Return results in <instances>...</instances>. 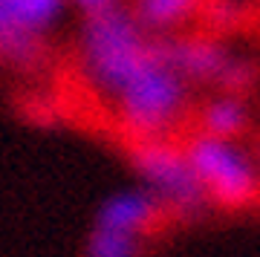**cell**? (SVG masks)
Returning <instances> with one entry per match:
<instances>
[{
    "mask_svg": "<svg viewBox=\"0 0 260 257\" xmlns=\"http://www.w3.org/2000/svg\"><path fill=\"white\" fill-rule=\"evenodd\" d=\"M153 52L156 41H150L148 29L133 18V12L119 3L102 12H90L84 18L78 38L81 70L87 81L110 99Z\"/></svg>",
    "mask_w": 260,
    "mask_h": 257,
    "instance_id": "cell-1",
    "label": "cell"
},
{
    "mask_svg": "<svg viewBox=\"0 0 260 257\" xmlns=\"http://www.w3.org/2000/svg\"><path fill=\"white\" fill-rule=\"evenodd\" d=\"M185 78L165 61L159 41L156 52L113 95L121 127L136 139H153L171 130L185 110Z\"/></svg>",
    "mask_w": 260,
    "mask_h": 257,
    "instance_id": "cell-2",
    "label": "cell"
},
{
    "mask_svg": "<svg viewBox=\"0 0 260 257\" xmlns=\"http://www.w3.org/2000/svg\"><path fill=\"white\" fill-rule=\"evenodd\" d=\"M133 168L145 182L159 205H165L177 214H194L205 205V188L194 168L188 162V153L177 145L165 142L162 136L139 139L133 147Z\"/></svg>",
    "mask_w": 260,
    "mask_h": 257,
    "instance_id": "cell-3",
    "label": "cell"
},
{
    "mask_svg": "<svg viewBox=\"0 0 260 257\" xmlns=\"http://www.w3.org/2000/svg\"><path fill=\"white\" fill-rule=\"evenodd\" d=\"M185 153L208 200L225 208H240L257 197V174L229 139L203 133L185 147Z\"/></svg>",
    "mask_w": 260,
    "mask_h": 257,
    "instance_id": "cell-4",
    "label": "cell"
},
{
    "mask_svg": "<svg viewBox=\"0 0 260 257\" xmlns=\"http://www.w3.org/2000/svg\"><path fill=\"white\" fill-rule=\"evenodd\" d=\"M67 0H0V58L38 64L41 41L61 18Z\"/></svg>",
    "mask_w": 260,
    "mask_h": 257,
    "instance_id": "cell-5",
    "label": "cell"
},
{
    "mask_svg": "<svg viewBox=\"0 0 260 257\" xmlns=\"http://www.w3.org/2000/svg\"><path fill=\"white\" fill-rule=\"evenodd\" d=\"M165 61L185 81H217L223 67L229 64V52L211 38H174L159 41Z\"/></svg>",
    "mask_w": 260,
    "mask_h": 257,
    "instance_id": "cell-6",
    "label": "cell"
},
{
    "mask_svg": "<svg viewBox=\"0 0 260 257\" xmlns=\"http://www.w3.org/2000/svg\"><path fill=\"white\" fill-rule=\"evenodd\" d=\"M159 208L162 205L156 202V197L148 188L145 191H119L102 202V208L95 214V226L142 234V231H148L156 222Z\"/></svg>",
    "mask_w": 260,
    "mask_h": 257,
    "instance_id": "cell-7",
    "label": "cell"
},
{
    "mask_svg": "<svg viewBox=\"0 0 260 257\" xmlns=\"http://www.w3.org/2000/svg\"><path fill=\"white\" fill-rule=\"evenodd\" d=\"M203 0H133V18L139 20L148 32H171L182 26Z\"/></svg>",
    "mask_w": 260,
    "mask_h": 257,
    "instance_id": "cell-8",
    "label": "cell"
},
{
    "mask_svg": "<svg viewBox=\"0 0 260 257\" xmlns=\"http://www.w3.org/2000/svg\"><path fill=\"white\" fill-rule=\"evenodd\" d=\"M203 127L211 136H223V139L237 136L246 127V107L232 95L208 101L203 110Z\"/></svg>",
    "mask_w": 260,
    "mask_h": 257,
    "instance_id": "cell-9",
    "label": "cell"
},
{
    "mask_svg": "<svg viewBox=\"0 0 260 257\" xmlns=\"http://www.w3.org/2000/svg\"><path fill=\"white\" fill-rule=\"evenodd\" d=\"M87 257H133L139 254V234L95 226L87 237Z\"/></svg>",
    "mask_w": 260,
    "mask_h": 257,
    "instance_id": "cell-10",
    "label": "cell"
},
{
    "mask_svg": "<svg viewBox=\"0 0 260 257\" xmlns=\"http://www.w3.org/2000/svg\"><path fill=\"white\" fill-rule=\"evenodd\" d=\"M251 78H254V73H251L249 64H243V61H234V58H229V64L223 67V73H220V78H217V84L223 87V90H246L251 84Z\"/></svg>",
    "mask_w": 260,
    "mask_h": 257,
    "instance_id": "cell-11",
    "label": "cell"
},
{
    "mask_svg": "<svg viewBox=\"0 0 260 257\" xmlns=\"http://www.w3.org/2000/svg\"><path fill=\"white\" fill-rule=\"evenodd\" d=\"M208 18H211L214 26H232L237 20V3L234 0H211Z\"/></svg>",
    "mask_w": 260,
    "mask_h": 257,
    "instance_id": "cell-12",
    "label": "cell"
},
{
    "mask_svg": "<svg viewBox=\"0 0 260 257\" xmlns=\"http://www.w3.org/2000/svg\"><path fill=\"white\" fill-rule=\"evenodd\" d=\"M73 3L84 12V15H90V12H102V9H107V6H116L119 0H73Z\"/></svg>",
    "mask_w": 260,
    "mask_h": 257,
    "instance_id": "cell-13",
    "label": "cell"
}]
</instances>
